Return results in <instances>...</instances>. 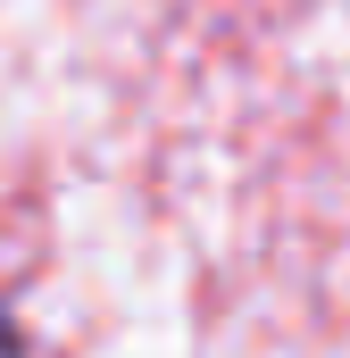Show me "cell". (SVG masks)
<instances>
[{"mask_svg": "<svg viewBox=\"0 0 350 358\" xmlns=\"http://www.w3.org/2000/svg\"><path fill=\"white\" fill-rule=\"evenodd\" d=\"M0 358H17V325H8V308H0Z\"/></svg>", "mask_w": 350, "mask_h": 358, "instance_id": "obj_1", "label": "cell"}]
</instances>
